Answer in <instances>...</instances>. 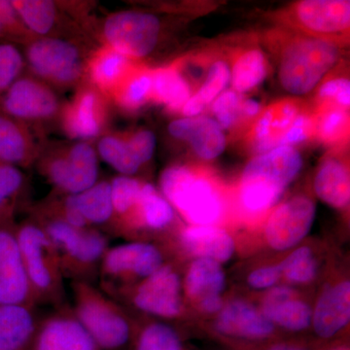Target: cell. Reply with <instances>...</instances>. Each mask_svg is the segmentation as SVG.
Returning <instances> with one entry per match:
<instances>
[{
    "label": "cell",
    "instance_id": "obj_39",
    "mask_svg": "<svg viewBox=\"0 0 350 350\" xmlns=\"http://www.w3.org/2000/svg\"><path fill=\"white\" fill-rule=\"evenodd\" d=\"M14 8L25 24L38 34H46L56 19V7L47 0L13 1Z\"/></svg>",
    "mask_w": 350,
    "mask_h": 350
},
{
    "label": "cell",
    "instance_id": "obj_42",
    "mask_svg": "<svg viewBox=\"0 0 350 350\" xmlns=\"http://www.w3.org/2000/svg\"><path fill=\"white\" fill-rule=\"evenodd\" d=\"M317 101L321 105H334L349 109L350 105V82L347 78L337 77L328 80L319 87Z\"/></svg>",
    "mask_w": 350,
    "mask_h": 350
},
{
    "label": "cell",
    "instance_id": "obj_9",
    "mask_svg": "<svg viewBox=\"0 0 350 350\" xmlns=\"http://www.w3.org/2000/svg\"><path fill=\"white\" fill-rule=\"evenodd\" d=\"M103 31L111 49L129 59H140L155 48L160 22L152 14L126 11L110 16Z\"/></svg>",
    "mask_w": 350,
    "mask_h": 350
},
{
    "label": "cell",
    "instance_id": "obj_20",
    "mask_svg": "<svg viewBox=\"0 0 350 350\" xmlns=\"http://www.w3.org/2000/svg\"><path fill=\"white\" fill-rule=\"evenodd\" d=\"M350 283L344 280L329 285L320 294L312 312V324L321 338L335 337L349 323Z\"/></svg>",
    "mask_w": 350,
    "mask_h": 350
},
{
    "label": "cell",
    "instance_id": "obj_31",
    "mask_svg": "<svg viewBox=\"0 0 350 350\" xmlns=\"http://www.w3.org/2000/svg\"><path fill=\"white\" fill-rule=\"evenodd\" d=\"M129 57L108 47L96 53L90 64L94 84L105 91H114L131 72Z\"/></svg>",
    "mask_w": 350,
    "mask_h": 350
},
{
    "label": "cell",
    "instance_id": "obj_11",
    "mask_svg": "<svg viewBox=\"0 0 350 350\" xmlns=\"http://www.w3.org/2000/svg\"><path fill=\"white\" fill-rule=\"evenodd\" d=\"M294 22L306 36L336 43L349 31L350 2L303 0L293 6Z\"/></svg>",
    "mask_w": 350,
    "mask_h": 350
},
{
    "label": "cell",
    "instance_id": "obj_41",
    "mask_svg": "<svg viewBox=\"0 0 350 350\" xmlns=\"http://www.w3.org/2000/svg\"><path fill=\"white\" fill-rule=\"evenodd\" d=\"M243 98L241 94L228 90L223 92L214 100L213 111L216 117L215 121L224 130H230L241 121V103Z\"/></svg>",
    "mask_w": 350,
    "mask_h": 350
},
{
    "label": "cell",
    "instance_id": "obj_30",
    "mask_svg": "<svg viewBox=\"0 0 350 350\" xmlns=\"http://www.w3.org/2000/svg\"><path fill=\"white\" fill-rule=\"evenodd\" d=\"M269 64L264 53L258 48L243 51L234 59L231 69L232 91L247 93L259 86L269 75Z\"/></svg>",
    "mask_w": 350,
    "mask_h": 350
},
{
    "label": "cell",
    "instance_id": "obj_6",
    "mask_svg": "<svg viewBox=\"0 0 350 350\" xmlns=\"http://www.w3.org/2000/svg\"><path fill=\"white\" fill-rule=\"evenodd\" d=\"M338 57L340 49L331 41L310 36L288 39L280 52V84L295 96L310 93L337 64Z\"/></svg>",
    "mask_w": 350,
    "mask_h": 350
},
{
    "label": "cell",
    "instance_id": "obj_14",
    "mask_svg": "<svg viewBox=\"0 0 350 350\" xmlns=\"http://www.w3.org/2000/svg\"><path fill=\"white\" fill-rule=\"evenodd\" d=\"M46 174L57 191L66 195L84 192L98 182L96 152L89 144L75 145L66 157L50 162Z\"/></svg>",
    "mask_w": 350,
    "mask_h": 350
},
{
    "label": "cell",
    "instance_id": "obj_37",
    "mask_svg": "<svg viewBox=\"0 0 350 350\" xmlns=\"http://www.w3.org/2000/svg\"><path fill=\"white\" fill-rule=\"evenodd\" d=\"M282 275L292 284H308L317 278L319 265L308 246L296 248L280 264Z\"/></svg>",
    "mask_w": 350,
    "mask_h": 350
},
{
    "label": "cell",
    "instance_id": "obj_35",
    "mask_svg": "<svg viewBox=\"0 0 350 350\" xmlns=\"http://www.w3.org/2000/svg\"><path fill=\"white\" fill-rule=\"evenodd\" d=\"M113 217L108 231L111 234L115 226L119 224L133 211L139 198L142 182L131 176L115 177L111 182Z\"/></svg>",
    "mask_w": 350,
    "mask_h": 350
},
{
    "label": "cell",
    "instance_id": "obj_32",
    "mask_svg": "<svg viewBox=\"0 0 350 350\" xmlns=\"http://www.w3.org/2000/svg\"><path fill=\"white\" fill-rule=\"evenodd\" d=\"M231 82V69L224 61L215 62L209 68L204 84L199 91L193 94L184 107L182 113L185 117L199 116L211 103L225 91Z\"/></svg>",
    "mask_w": 350,
    "mask_h": 350
},
{
    "label": "cell",
    "instance_id": "obj_44",
    "mask_svg": "<svg viewBox=\"0 0 350 350\" xmlns=\"http://www.w3.org/2000/svg\"><path fill=\"white\" fill-rule=\"evenodd\" d=\"M315 137V114L303 109L283 137L282 146L294 147Z\"/></svg>",
    "mask_w": 350,
    "mask_h": 350
},
{
    "label": "cell",
    "instance_id": "obj_18",
    "mask_svg": "<svg viewBox=\"0 0 350 350\" xmlns=\"http://www.w3.org/2000/svg\"><path fill=\"white\" fill-rule=\"evenodd\" d=\"M301 110L300 103L293 100L278 101L267 107L248 133L251 149L260 155L282 146L285 133Z\"/></svg>",
    "mask_w": 350,
    "mask_h": 350
},
{
    "label": "cell",
    "instance_id": "obj_5",
    "mask_svg": "<svg viewBox=\"0 0 350 350\" xmlns=\"http://www.w3.org/2000/svg\"><path fill=\"white\" fill-rule=\"evenodd\" d=\"M160 185L163 197L191 225H214L222 216L224 206L215 185L193 167H167Z\"/></svg>",
    "mask_w": 350,
    "mask_h": 350
},
{
    "label": "cell",
    "instance_id": "obj_27",
    "mask_svg": "<svg viewBox=\"0 0 350 350\" xmlns=\"http://www.w3.org/2000/svg\"><path fill=\"white\" fill-rule=\"evenodd\" d=\"M64 129L71 137L88 139L101 128L100 101L94 92H84L64 113Z\"/></svg>",
    "mask_w": 350,
    "mask_h": 350
},
{
    "label": "cell",
    "instance_id": "obj_3",
    "mask_svg": "<svg viewBox=\"0 0 350 350\" xmlns=\"http://www.w3.org/2000/svg\"><path fill=\"white\" fill-rule=\"evenodd\" d=\"M301 167L303 159L294 147L280 146L254 157L241 174L239 199L244 208L260 213L275 206Z\"/></svg>",
    "mask_w": 350,
    "mask_h": 350
},
{
    "label": "cell",
    "instance_id": "obj_48",
    "mask_svg": "<svg viewBox=\"0 0 350 350\" xmlns=\"http://www.w3.org/2000/svg\"><path fill=\"white\" fill-rule=\"evenodd\" d=\"M241 121H248V120L254 119L255 117L259 116L261 112V105L255 100H243L241 103Z\"/></svg>",
    "mask_w": 350,
    "mask_h": 350
},
{
    "label": "cell",
    "instance_id": "obj_33",
    "mask_svg": "<svg viewBox=\"0 0 350 350\" xmlns=\"http://www.w3.org/2000/svg\"><path fill=\"white\" fill-rule=\"evenodd\" d=\"M315 114V137L323 144H342L349 137V114L347 109L321 105Z\"/></svg>",
    "mask_w": 350,
    "mask_h": 350
},
{
    "label": "cell",
    "instance_id": "obj_21",
    "mask_svg": "<svg viewBox=\"0 0 350 350\" xmlns=\"http://www.w3.org/2000/svg\"><path fill=\"white\" fill-rule=\"evenodd\" d=\"M169 131L177 139L185 140L204 160H214L224 152L226 137L217 122L207 116L185 117L170 124Z\"/></svg>",
    "mask_w": 350,
    "mask_h": 350
},
{
    "label": "cell",
    "instance_id": "obj_40",
    "mask_svg": "<svg viewBox=\"0 0 350 350\" xmlns=\"http://www.w3.org/2000/svg\"><path fill=\"white\" fill-rule=\"evenodd\" d=\"M27 156V142L22 131L10 120L0 116V161L18 163Z\"/></svg>",
    "mask_w": 350,
    "mask_h": 350
},
{
    "label": "cell",
    "instance_id": "obj_36",
    "mask_svg": "<svg viewBox=\"0 0 350 350\" xmlns=\"http://www.w3.org/2000/svg\"><path fill=\"white\" fill-rule=\"evenodd\" d=\"M152 71H131L115 90L122 107L135 110L151 98Z\"/></svg>",
    "mask_w": 350,
    "mask_h": 350
},
{
    "label": "cell",
    "instance_id": "obj_15",
    "mask_svg": "<svg viewBox=\"0 0 350 350\" xmlns=\"http://www.w3.org/2000/svg\"><path fill=\"white\" fill-rule=\"evenodd\" d=\"M174 209L167 199L150 183H142L137 206L111 234L135 239L142 232H162L174 220Z\"/></svg>",
    "mask_w": 350,
    "mask_h": 350
},
{
    "label": "cell",
    "instance_id": "obj_26",
    "mask_svg": "<svg viewBox=\"0 0 350 350\" xmlns=\"http://www.w3.org/2000/svg\"><path fill=\"white\" fill-rule=\"evenodd\" d=\"M314 190L322 202L334 208L349 206L350 176L347 163L336 157L325 159L315 175Z\"/></svg>",
    "mask_w": 350,
    "mask_h": 350
},
{
    "label": "cell",
    "instance_id": "obj_47",
    "mask_svg": "<svg viewBox=\"0 0 350 350\" xmlns=\"http://www.w3.org/2000/svg\"><path fill=\"white\" fill-rule=\"evenodd\" d=\"M17 20V12L12 2L0 1V33L13 25Z\"/></svg>",
    "mask_w": 350,
    "mask_h": 350
},
{
    "label": "cell",
    "instance_id": "obj_24",
    "mask_svg": "<svg viewBox=\"0 0 350 350\" xmlns=\"http://www.w3.org/2000/svg\"><path fill=\"white\" fill-rule=\"evenodd\" d=\"M184 250L197 259H211L222 264L234 255V239L225 230L215 225H191L179 234Z\"/></svg>",
    "mask_w": 350,
    "mask_h": 350
},
{
    "label": "cell",
    "instance_id": "obj_34",
    "mask_svg": "<svg viewBox=\"0 0 350 350\" xmlns=\"http://www.w3.org/2000/svg\"><path fill=\"white\" fill-rule=\"evenodd\" d=\"M131 345L133 350H184L181 338L175 329L158 321L137 326Z\"/></svg>",
    "mask_w": 350,
    "mask_h": 350
},
{
    "label": "cell",
    "instance_id": "obj_16",
    "mask_svg": "<svg viewBox=\"0 0 350 350\" xmlns=\"http://www.w3.org/2000/svg\"><path fill=\"white\" fill-rule=\"evenodd\" d=\"M29 61L38 75L55 82L68 84L81 75L78 50L72 44L59 39H41L32 44Z\"/></svg>",
    "mask_w": 350,
    "mask_h": 350
},
{
    "label": "cell",
    "instance_id": "obj_51",
    "mask_svg": "<svg viewBox=\"0 0 350 350\" xmlns=\"http://www.w3.org/2000/svg\"><path fill=\"white\" fill-rule=\"evenodd\" d=\"M333 350H349V347H338V349H335Z\"/></svg>",
    "mask_w": 350,
    "mask_h": 350
},
{
    "label": "cell",
    "instance_id": "obj_10",
    "mask_svg": "<svg viewBox=\"0 0 350 350\" xmlns=\"http://www.w3.org/2000/svg\"><path fill=\"white\" fill-rule=\"evenodd\" d=\"M317 207L310 198L298 196L280 204L265 228L267 243L273 250H291L308 236L314 223Z\"/></svg>",
    "mask_w": 350,
    "mask_h": 350
},
{
    "label": "cell",
    "instance_id": "obj_4",
    "mask_svg": "<svg viewBox=\"0 0 350 350\" xmlns=\"http://www.w3.org/2000/svg\"><path fill=\"white\" fill-rule=\"evenodd\" d=\"M36 220L56 250L64 278L96 284L101 262L111 246L110 237L100 230L78 229L57 219Z\"/></svg>",
    "mask_w": 350,
    "mask_h": 350
},
{
    "label": "cell",
    "instance_id": "obj_12",
    "mask_svg": "<svg viewBox=\"0 0 350 350\" xmlns=\"http://www.w3.org/2000/svg\"><path fill=\"white\" fill-rule=\"evenodd\" d=\"M0 305L34 306L16 236V226L0 219Z\"/></svg>",
    "mask_w": 350,
    "mask_h": 350
},
{
    "label": "cell",
    "instance_id": "obj_46",
    "mask_svg": "<svg viewBox=\"0 0 350 350\" xmlns=\"http://www.w3.org/2000/svg\"><path fill=\"white\" fill-rule=\"evenodd\" d=\"M282 269L280 264L265 266L256 269L248 275L247 282L254 289H271L276 286V283L282 278Z\"/></svg>",
    "mask_w": 350,
    "mask_h": 350
},
{
    "label": "cell",
    "instance_id": "obj_2",
    "mask_svg": "<svg viewBox=\"0 0 350 350\" xmlns=\"http://www.w3.org/2000/svg\"><path fill=\"white\" fill-rule=\"evenodd\" d=\"M16 236L34 306L62 308L66 304L59 257L42 226L36 219L16 226Z\"/></svg>",
    "mask_w": 350,
    "mask_h": 350
},
{
    "label": "cell",
    "instance_id": "obj_19",
    "mask_svg": "<svg viewBox=\"0 0 350 350\" xmlns=\"http://www.w3.org/2000/svg\"><path fill=\"white\" fill-rule=\"evenodd\" d=\"M215 329L226 337L262 340L273 336L275 325L254 306L245 301L234 300L219 312Z\"/></svg>",
    "mask_w": 350,
    "mask_h": 350
},
{
    "label": "cell",
    "instance_id": "obj_22",
    "mask_svg": "<svg viewBox=\"0 0 350 350\" xmlns=\"http://www.w3.org/2000/svg\"><path fill=\"white\" fill-rule=\"evenodd\" d=\"M261 312L273 324L291 332L306 330L312 325V310L306 301L297 298L289 286L271 288L265 295Z\"/></svg>",
    "mask_w": 350,
    "mask_h": 350
},
{
    "label": "cell",
    "instance_id": "obj_23",
    "mask_svg": "<svg viewBox=\"0 0 350 350\" xmlns=\"http://www.w3.org/2000/svg\"><path fill=\"white\" fill-rule=\"evenodd\" d=\"M4 108L18 118H45L57 107L55 94L39 83L29 79L14 82L4 98Z\"/></svg>",
    "mask_w": 350,
    "mask_h": 350
},
{
    "label": "cell",
    "instance_id": "obj_25",
    "mask_svg": "<svg viewBox=\"0 0 350 350\" xmlns=\"http://www.w3.org/2000/svg\"><path fill=\"white\" fill-rule=\"evenodd\" d=\"M34 306L0 305V350H31L39 319Z\"/></svg>",
    "mask_w": 350,
    "mask_h": 350
},
{
    "label": "cell",
    "instance_id": "obj_7",
    "mask_svg": "<svg viewBox=\"0 0 350 350\" xmlns=\"http://www.w3.org/2000/svg\"><path fill=\"white\" fill-rule=\"evenodd\" d=\"M163 250L149 241H130L110 246L101 262L98 282L105 294L115 298L165 264Z\"/></svg>",
    "mask_w": 350,
    "mask_h": 350
},
{
    "label": "cell",
    "instance_id": "obj_8",
    "mask_svg": "<svg viewBox=\"0 0 350 350\" xmlns=\"http://www.w3.org/2000/svg\"><path fill=\"white\" fill-rule=\"evenodd\" d=\"M113 299L148 317L174 320L183 312V283L174 265L165 262L153 275Z\"/></svg>",
    "mask_w": 350,
    "mask_h": 350
},
{
    "label": "cell",
    "instance_id": "obj_38",
    "mask_svg": "<svg viewBox=\"0 0 350 350\" xmlns=\"http://www.w3.org/2000/svg\"><path fill=\"white\" fill-rule=\"evenodd\" d=\"M98 151L101 158L124 176L137 174L142 167L126 140L121 138L103 137L98 144Z\"/></svg>",
    "mask_w": 350,
    "mask_h": 350
},
{
    "label": "cell",
    "instance_id": "obj_28",
    "mask_svg": "<svg viewBox=\"0 0 350 350\" xmlns=\"http://www.w3.org/2000/svg\"><path fill=\"white\" fill-rule=\"evenodd\" d=\"M75 195L87 227L103 232L109 230L113 217L110 182H96L91 188Z\"/></svg>",
    "mask_w": 350,
    "mask_h": 350
},
{
    "label": "cell",
    "instance_id": "obj_17",
    "mask_svg": "<svg viewBox=\"0 0 350 350\" xmlns=\"http://www.w3.org/2000/svg\"><path fill=\"white\" fill-rule=\"evenodd\" d=\"M183 293L200 312L215 313L223 306L221 296L226 284L224 271L220 262L211 259H196L186 271Z\"/></svg>",
    "mask_w": 350,
    "mask_h": 350
},
{
    "label": "cell",
    "instance_id": "obj_45",
    "mask_svg": "<svg viewBox=\"0 0 350 350\" xmlns=\"http://www.w3.org/2000/svg\"><path fill=\"white\" fill-rule=\"evenodd\" d=\"M126 142L142 165L151 160L156 147V137L152 131H138Z\"/></svg>",
    "mask_w": 350,
    "mask_h": 350
},
{
    "label": "cell",
    "instance_id": "obj_50",
    "mask_svg": "<svg viewBox=\"0 0 350 350\" xmlns=\"http://www.w3.org/2000/svg\"><path fill=\"white\" fill-rule=\"evenodd\" d=\"M6 206L7 202L5 200L2 199L1 197H0V219H5V216H4V213H5L6 211Z\"/></svg>",
    "mask_w": 350,
    "mask_h": 350
},
{
    "label": "cell",
    "instance_id": "obj_49",
    "mask_svg": "<svg viewBox=\"0 0 350 350\" xmlns=\"http://www.w3.org/2000/svg\"><path fill=\"white\" fill-rule=\"evenodd\" d=\"M262 350H308L305 347L300 345L288 344V342H282V344H275L269 345L267 349Z\"/></svg>",
    "mask_w": 350,
    "mask_h": 350
},
{
    "label": "cell",
    "instance_id": "obj_1",
    "mask_svg": "<svg viewBox=\"0 0 350 350\" xmlns=\"http://www.w3.org/2000/svg\"><path fill=\"white\" fill-rule=\"evenodd\" d=\"M71 312L101 350H123L133 342L137 323L125 306L94 283L73 282Z\"/></svg>",
    "mask_w": 350,
    "mask_h": 350
},
{
    "label": "cell",
    "instance_id": "obj_43",
    "mask_svg": "<svg viewBox=\"0 0 350 350\" xmlns=\"http://www.w3.org/2000/svg\"><path fill=\"white\" fill-rule=\"evenodd\" d=\"M22 66L19 51L9 44L0 45V93L10 88Z\"/></svg>",
    "mask_w": 350,
    "mask_h": 350
},
{
    "label": "cell",
    "instance_id": "obj_13",
    "mask_svg": "<svg viewBox=\"0 0 350 350\" xmlns=\"http://www.w3.org/2000/svg\"><path fill=\"white\" fill-rule=\"evenodd\" d=\"M31 350H101L71 312L70 306L55 308L40 317Z\"/></svg>",
    "mask_w": 350,
    "mask_h": 350
},
{
    "label": "cell",
    "instance_id": "obj_29",
    "mask_svg": "<svg viewBox=\"0 0 350 350\" xmlns=\"http://www.w3.org/2000/svg\"><path fill=\"white\" fill-rule=\"evenodd\" d=\"M192 96L183 75L174 68L152 71L151 98L172 111L182 110Z\"/></svg>",
    "mask_w": 350,
    "mask_h": 350
}]
</instances>
